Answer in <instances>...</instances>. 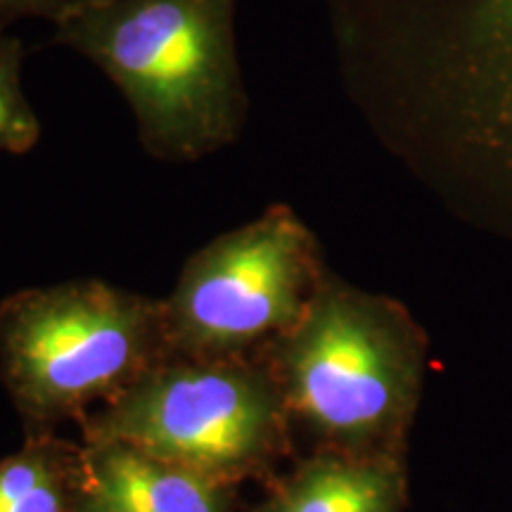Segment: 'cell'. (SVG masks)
<instances>
[{"label":"cell","mask_w":512,"mask_h":512,"mask_svg":"<svg viewBox=\"0 0 512 512\" xmlns=\"http://www.w3.org/2000/svg\"><path fill=\"white\" fill-rule=\"evenodd\" d=\"M238 0H98L55 24L131 107L140 145L183 164L242 136L249 98L235 46Z\"/></svg>","instance_id":"1"},{"label":"cell","mask_w":512,"mask_h":512,"mask_svg":"<svg viewBox=\"0 0 512 512\" xmlns=\"http://www.w3.org/2000/svg\"><path fill=\"white\" fill-rule=\"evenodd\" d=\"M166 361L164 299L81 278L0 302V380L27 434L81 425Z\"/></svg>","instance_id":"2"},{"label":"cell","mask_w":512,"mask_h":512,"mask_svg":"<svg viewBox=\"0 0 512 512\" xmlns=\"http://www.w3.org/2000/svg\"><path fill=\"white\" fill-rule=\"evenodd\" d=\"M292 434L318 451L399 456L420 382V344L392 304L323 283L264 354Z\"/></svg>","instance_id":"3"},{"label":"cell","mask_w":512,"mask_h":512,"mask_svg":"<svg viewBox=\"0 0 512 512\" xmlns=\"http://www.w3.org/2000/svg\"><path fill=\"white\" fill-rule=\"evenodd\" d=\"M79 430L83 444H126L233 486H266L294 451L266 356L171 358Z\"/></svg>","instance_id":"4"},{"label":"cell","mask_w":512,"mask_h":512,"mask_svg":"<svg viewBox=\"0 0 512 512\" xmlns=\"http://www.w3.org/2000/svg\"><path fill=\"white\" fill-rule=\"evenodd\" d=\"M313 235L285 204L188 256L164 299L171 358H252L302 320L323 287Z\"/></svg>","instance_id":"5"},{"label":"cell","mask_w":512,"mask_h":512,"mask_svg":"<svg viewBox=\"0 0 512 512\" xmlns=\"http://www.w3.org/2000/svg\"><path fill=\"white\" fill-rule=\"evenodd\" d=\"M86 446L81 512H238L240 486L126 444Z\"/></svg>","instance_id":"6"},{"label":"cell","mask_w":512,"mask_h":512,"mask_svg":"<svg viewBox=\"0 0 512 512\" xmlns=\"http://www.w3.org/2000/svg\"><path fill=\"white\" fill-rule=\"evenodd\" d=\"M403 498L399 456L316 451L271 479L249 512H401Z\"/></svg>","instance_id":"7"},{"label":"cell","mask_w":512,"mask_h":512,"mask_svg":"<svg viewBox=\"0 0 512 512\" xmlns=\"http://www.w3.org/2000/svg\"><path fill=\"white\" fill-rule=\"evenodd\" d=\"M86 479L83 441L27 434L19 451L0 460V512H81Z\"/></svg>","instance_id":"8"},{"label":"cell","mask_w":512,"mask_h":512,"mask_svg":"<svg viewBox=\"0 0 512 512\" xmlns=\"http://www.w3.org/2000/svg\"><path fill=\"white\" fill-rule=\"evenodd\" d=\"M22 41L0 27V152L27 155L41 140V121L22 88Z\"/></svg>","instance_id":"9"},{"label":"cell","mask_w":512,"mask_h":512,"mask_svg":"<svg viewBox=\"0 0 512 512\" xmlns=\"http://www.w3.org/2000/svg\"><path fill=\"white\" fill-rule=\"evenodd\" d=\"M91 3L98 0H0V27L8 29L19 19H48L60 24Z\"/></svg>","instance_id":"10"}]
</instances>
